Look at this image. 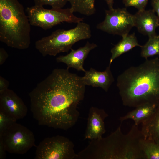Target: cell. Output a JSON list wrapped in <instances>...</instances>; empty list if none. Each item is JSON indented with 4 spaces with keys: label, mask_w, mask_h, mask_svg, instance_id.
I'll list each match as a JSON object with an SVG mask.
<instances>
[{
    "label": "cell",
    "mask_w": 159,
    "mask_h": 159,
    "mask_svg": "<svg viewBox=\"0 0 159 159\" xmlns=\"http://www.w3.org/2000/svg\"><path fill=\"white\" fill-rule=\"evenodd\" d=\"M97 47L95 44L87 42L84 46L76 50L72 48L70 52L67 55L57 57L56 59V61L66 64L67 69H68L73 68L77 71L85 72L86 70L83 67L84 61L90 51Z\"/></svg>",
    "instance_id": "cell-12"
},
{
    "label": "cell",
    "mask_w": 159,
    "mask_h": 159,
    "mask_svg": "<svg viewBox=\"0 0 159 159\" xmlns=\"http://www.w3.org/2000/svg\"><path fill=\"white\" fill-rule=\"evenodd\" d=\"M148 0H123V3L126 7L133 6L138 11L145 9Z\"/></svg>",
    "instance_id": "cell-23"
},
{
    "label": "cell",
    "mask_w": 159,
    "mask_h": 159,
    "mask_svg": "<svg viewBox=\"0 0 159 159\" xmlns=\"http://www.w3.org/2000/svg\"><path fill=\"white\" fill-rule=\"evenodd\" d=\"M86 85L82 77L69 69H56L29 93L30 110L39 125L67 130L80 115Z\"/></svg>",
    "instance_id": "cell-1"
},
{
    "label": "cell",
    "mask_w": 159,
    "mask_h": 159,
    "mask_svg": "<svg viewBox=\"0 0 159 159\" xmlns=\"http://www.w3.org/2000/svg\"><path fill=\"white\" fill-rule=\"evenodd\" d=\"M95 0H68L70 8L74 12H78L86 16L93 14L95 12Z\"/></svg>",
    "instance_id": "cell-18"
},
{
    "label": "cell",
    "mask_w": 159,
    "mask_h": 159,
    "mask_svg": "<svg viewBox=\"0 0 159 159\" xmlns=\"http://www.w3.org/2000/svg\"><path fill=\"white\" fill-rule=\"evenodd\" d=\"M6 152L2 140L0 139V159H4L6 158Z\"/></svg>",
    "instance_id": "cell-27"
},
{
    "label": "cell",
    "mask_w": 159,
    "mask_h": 159,
    "mask_svg": "<svg viewBox=\"0 0 159 159\" xmlns=\"http://www.w3.org/2000/svg\"><path fill=\"white\" fill-rule=\"evenodd\" d=\"M82 80L86 85L93 87H100L107 92L114 79L110 69V66L108 65L105 71L100 72L91 68L86 70Z\"/></svg>",
    "instance_id": "cell-14"
},
{
    "label": "cell",
    "mask_w": 159,
    "mask_h": 159,
    "mask_svg": "<svg viewBox=\"0 0 159 159\" xmlns=\"http://www.w3.org/2000/svg\"><path fill=\"white\" fill-rule=\"evenodd\" d=\"M120 125L108 136L91 140L88 145L92 159H145L141 142L144 138L138 125L132 127L127 134H123Z\"/></svg>",
    "instance_id": "cell-3"
},
{
    "label": "cell",
    "mask_w": 159,
    "mask_h": 159,
    "mask_svg": "<svg viewBox=\"0 0 159 159\" xmlns=\"http://www.w3.org/2000/svg\"><path fill=\"white\" fill-rule=\"evenodd\" d=\"M31 25L18 0H0V40L8 46L28 49L31 43Z\"/></svg>",
    "instance_id": "cell-4"
},
{
    "label": "cell",
    "mask_w": 159,
    "mask_h": 159,
    "mask_svg": "<svg viewBox=\"0 0 159 159\" xmlns=\"http://www.w3.org/2000/svg\"><path fill=\"white\" fill-rule=\"evenodd\" d=\"M157 106L151 104H146L136 107L135 109L128 112L119 119L121 123L127 119H132L134 124L138 125L150 116L154 112Z\"/></svg>",
    "instance_id": "cell-17"
},
{
    "label": "cell",
    "mask_w": 159,
    "mask_h": 159,
    "mask_svg": "<svg viewBox=\"0 0 159 159\" xmlns=\"http://www.w3.org/2000/svg\"><path fill=\"white\" fill-rule=\"evenodd\" d=\"M8 57V54L5 50L3 48H0V65L4 63Z\"/></svg>",
    "instance_id": "cell-25"
},
{
    "label": "cell",
    "mask_w": 159,
    "mask_h": 159,
    "mask_svg": "<svg viewBox=\"0 0 159 159\" xmlns=\"http://www.w3.org/2000/svg\"><path fill=\"white\" fill-rule=\"evenodd\" d=\"M31 25L47 30L63 22L78 23L83 18L77 17L71 9H47L34 5L26 9Z\"/></svg>",
    "instance_id": "cell-6"
},
{
    "label": "cell",
    "mask_w": 159,
    "mask_h": 159,
    "mask_svg": "<svg viewBox=\"0 0 159 159\" xmlns=\"http://www.w3.org/2000/svg\"><path fill=\"white\" fill-rule=\"evenodd\" d=\"M91 37L90 25L82 21L72 29H58L54 31L50 35L36 41L35 47L43 57L55 56L61 52H68L76 43Z\"/></svg>",
    "instance_id": "cell-5"
},
{
    "label": "cell",
    "mask_w": 159,
    "mask_h": 159,
    "mask_svg": "<svg viewBox=\"0 0 159 159\" xmlns=\"http://www.w3.org/2000/svg\"><path fill=\"white\" fill-rule=\"evenodd\" d=\"M16 122V120L0 111V135L10 126Z\"/></svg>",
    "instance_id": "cell-22"
},
{
    "label": "cell",
    "mask_w": 159,
    "mask_h": 159,
    "mask_svg": "<svg viewBox=\"0 0 159 159\" xmlns=\"http://www.w3.org/2000/svg\"><path fill=\"white\" fill-rule=\"evenodd\" d=\"M74 145L68 138L59 135L45 138L37 146L35 159H76Z\"/></svg>",
    "instance_id": "cell-7"
},
{
    "label": "cell",
    "mask_w": 159,
    "mask_h": 159,
    "mask_svg": "<svg viewBox=\"0 0 159 159\" xmlns=\"http://www.w3.org/2000/svg\"><path fill=\"white\" fill-rule=\"evenodd\" d=\"M135 26L134 15L125 8L109 9L105 11L104 21L98 24L96 28L110 34L122 37L129 34Z\"/></svg>",
    "instance_id": "cell-9"
},
{
    "label": "cell",
    "mask_w": 159,
    "mask_h": 159,
    "mask_svg": "<svg viewBox=\"0 0 159 159\" xmlns=\"http://www.w3.org/2000/svg\"><path fill=\"white\" fill-rule=\"evenodd\" d=\"M117 86L122 104L136 107L146 104L159 105V59L148 60L119 75Z\"/></svg>",
    "instance_id": "cell-2"
},
{
    "label": "cell",
    "mask_w": 159,
    "mask_h": 159,
    "mask_svg": "<svg viewBox=\"0 0 159 159\" xmlns=\"http://www.w3.org/2000/svg\"><path fill=\"white\" fill-rule=\"evenodd\" d=\"M0 111L17 121L26 115L28 108L22 100L8 88L0 93Z\"/></svg>",
    "instance_id": "cell-10"
},
{
    "label": "cell",
    "mask_w": 159,
    "mask_h": 159,
    "mask_svg": "<svg viewBox=\"0 0 159 159\" xmlns=\"http://www.w3.org/2000/svg\"><path fill=\"white\" fill-rule=\"evenodd\" d=\"M35 5L43 6L49 5L52 8L60 9L62 8L68 2V0H34Z\"/></svg>",
    "instance_id": "cell-21"
},
{
    "label": "cell",
    "mask_w": 159,
    "mask_h": 159,
    "mask_svg": "<svg viewBox=\"0 0 159 159\" xmlns=\"http://www.w3.org/2000/svg\"><path fill=\"white\" fill-rule=\"evenodd\" d=\"M134 16L135 26L139 32L148 37L157 34L155 30L159 21L153 10L138 11Z\"/></svg>",
    "instance_id": "cell-13"
},
{
    "label": "cell",
    "mask_w": 159,
    "mask_h": 159,
    "mask_svg": "<svg viewBox=\"0 0 159 159\" xmlns=\"http://www.w3.org/2000/svg\"><path fill=\"white\" fill-rule=\"evenodd\" d=\"M9 83L8 81L2 76H0V93L8 89Z\"/></svg>",
    "instance_id": "cell-24"
},
{
    "label": "cell",
    "mask_w": 159,
    "mask_h": 159,
    "mask_svg": "<svg viewBox=\"0 0 159 159\" xmlns=\"http://www.w3.org/2000/svg\"><path fill=\"white\" fill-rule=\"evenodd\" d=\"M122 39L111 49L112 54L109 65L117 58L123 54L127 52L136 47H141L138 42L135 33L128 34L122 37Z\"/></svg>",
    "instance_id": "cell-16"
},
{
    "label": "cell",
    "mask_w": 159,
    "mask_h": 159,
    "mask_svg": "<svg viewBox=\"0 0 159 159\" xmlns=\"http://www.w3.org/2000/svg\"><path fill=\"white\" fill-rule=\"evenodd\" d=\"M141 131L144 139L152 140L159 144V105L153 114L142 123Z\"/></svg>",
    "instance_id": "cell-15"
},
{
    "label": "cell",
    "mask_w": 159,
    "mask_h": 159,
    "mask_svg": "<svg viewBox=\"0 0 159 159\" xmlns=\"http://www.w3.org/2000/svg\"><path fill=\"white\" fill-rule=\"evenodd\" d=\"M151 4L152 9L156 13L159 21V0H151Z\"/></svg>",
    "instance_id": "cell-26"
},
{
    "label": "cell",
    "mask_w": 159,
    "mask_h": 159,
    "mask_svg": "<svg viewBox=\"0 0 159 159\" xmlns=\"http://www.w3.org/2000/svg\"><path fill=\"white\" fill-rule=\"evenodd\" d=\"M141 146L145 159H159V144L152 140L144 138Z\"/></svg>",
    "instance_id": "cell-20"
},
{
    "label": "cell",
    "mask_w": 159,
    "mask_h": 159,
    "mask_svg": "<svg viewBox=\"0 0 159 159\" xmlns=\"http://www.w3.org/2000/svg\"><path fill=\"white\" fill-rule=\"evenodd\" d=\"M107 4L109 9L113 8L114 0H104Z\"/></svg>",
    "instance_id": "cell-28"
},
{
    "label": "cell",
    "mask_w": 159,
    "mask_h": 159,
    "mask_svg": "<svg viewBox=\"0 0 159 159\" xmlns=\"http://www.w3.org/2000/svg\"><path fill=\"white\" fill-rule=\"evenodd\" d=\"M6 152L24 154L35 146L32 132L26 127L16 122L10 126L0 135Z\"/></svg>",
    "instance_id": "cell-8"
},
{
    "label": "cell",
    "mask_w": 159,
    "mask_h": 159,
    "mask_svg": "<svg viewBox=\"0 0 159 159\" xmlns=\"http://www.w3.org/2000/svg\"><path fill=\"white\" fill-rule=\"evenodd\" d=\"M141 47V56L146 59L150 57L159 55V35L149 37L148 41Z\"/></svg>",
    "instance_id": "cell-19"
},
{
    "label": "cell",
    "mask_w": 159,
    "mask_h": 159,
    "mask_svg": "<svg viewBox=\"0 0 159 159\" xmlns=\"http://www.w3.org/2000/svg\"><path fill=\"white\" fill-rule=\"evenodd\" d=\"M108 116L104 109L91 107L88 113L85 139L91 140L102 137L106 132L104 120Z\"/></svg>",
    "instance_id": "cell-11"
}]
</instances>
